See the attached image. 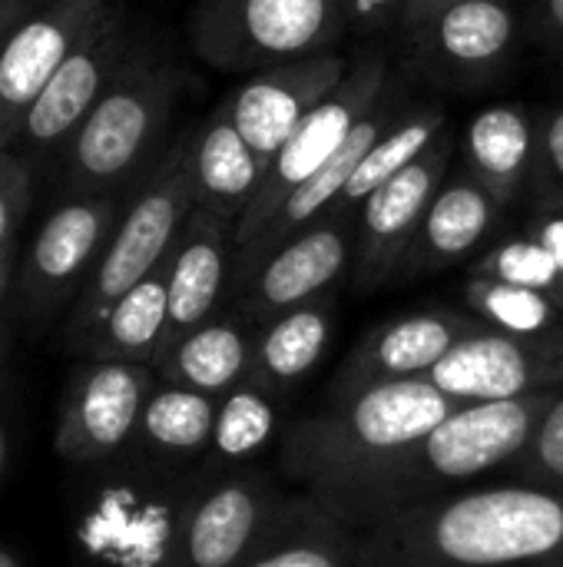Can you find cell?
<instances>
[{"instance_id":"obj_1","label":"cell","mask_w":563,"mask_h":567,"mask_svg":"<svg viewBox=\"0 0 563 567\" xmlns=\"http://www.w3.org/2000/svg\"><path fill=\"white\" fill-rule=\"evenodd\" d=\"M563 495L475 485L358 528V567H557Z\"/></svg>"},{"instance_id":"obj_2","label":"cell","mask_w":563,"mask_h":567,"mask_svg":"<svg viewBox=\"0 0 563 567\" xmlns=\"http://www.w3.org/2000/svg\"><path fill=\"white\" fill-rule=\"evenodd\" d=\"M554 399L557 392L514 402L461 405L428 435L382 462L375 472L319 502L352 528H365L395 512L475 488L484 475L511 468V462L534 439Z\"/></svg>"},{"instance_id":"obj_3","label":"cell","mask_w":563,"mask_h":567,"mask_svg":"<svg viewBox=\"0 0 563 567\" xmlns=\"http://www.w3.org/2000/svg\"><path fill=\"white\" fill-rule=\"evenodd\" d=\"M455 409L461 405L428 379L382 382L348 395H329L322 412L285 429L279 465L292 485L325 502L428 435Z\"/></svg>"},{"instance_id":"obj_4","label":"cell","mask_w":563,"mask_h":567,"mask_svg":"<svg viewBox=\"0 0 563 567\" xmlns=\"http://www.w3.org/2000/svg\"><path fill=\"white\" fill-rule=\"evenodd\" d=\"M186 70L143 40L60 153L66 196L129 193L166 153Z\"/></svg>"},{"instance_id":"obj_5","label":"cell","mask_w":563,"mask_h":567,"mask_svg":"<svg viewBox=\"0 0 563 567\" xmlns=\"http://www.w3.org/2000/svg\"><path fill=\"white\" fill-rule=\"evenodd\" d=\"M196 209V189L189 173V130L179 133L156 166L133 186L116 229L90 272L86 286L73 299L66 319V342L80 352L100 329L106 312L146 276L163 269L186 219Z\"/></svg>"},{"instance_id":"obj_6","label":"cell","mask_w":563,"mask_h":567,"mask_svg":"<svg viewBox=\"0 0 563 567\" xmlns=\"http://www.w3.org/2000/svg\"><path fill=\"white\" fill-rule=\"evenodd\" d=\"M345 30L342 0H199L189 17L196 56L222 73L329 53Z\"/></svg>"},{"instance_id":"obj_7","label":"cell","mask_w":563,"mask_h":567,"mask_svg":"<svg viewBox=\"0 0 563 567\" xmlns=\"http://www.w3.org/2000/svg\"><path fill=\"white\" fill-rule=\"evenodd\" d=\"M302 505L262 468L202 475L183 505L163 567H246L259 558Z\"/></svg>"},{"instance_id":"obj_8","label":"cell","mask_w":563,"mask_h":567,"mask_svg":"<svg viewBox=\"0 0 563 567\" xmlns=\"http://www.w3.org/2000/svg\"><path fill=\"white\" fill-rule=\"evenodd\" d=\"M388 83H392V73H388L385 56L365 53L352 60V70L345 73V80L299 123V130L269 163L259 196L252 199L246 216L236 223V252L246 249L269 226L279 206L352 140L355 126L382 100Z\"/></svg>"},{"instance_id":"obj_9","label":"cell","mask_w":563,"mask_h":567,"mask_svg":"<svg viewBox=\"0 0 563 567\" xmlns=\"http://www.w3.org/2000/svg\"><path fill=\"white\" fill-rule=\"evenodd\" d=\"M358 213L332 206L315 223L279 243L229 292V309L256 329L289 309L332 296L355 266Z\"/></svg>"},{"instance_id":"obj_10","label":"cell","mask_w":563,"mask_h":567,"mask_svg":"<svg viewBox=\"0 0 563 567\" xmlns=\"http://www.w3.org/2000/svg\"><path fill=\"white\" fill-rule=\"evenodd\" d=\"M143 47V37L133 30L126 7H113V13L70 53V60L53 73L43 93L27 110L13 150L20 156H60L119 70Z\"/></svg>"},{"instance_id":"obj_11","label":"cell","mask_w":563,"mask_h":567,"mask_svg":"<svg viewBox=\"0 0 563 567\" xmlns=\"http://www.w3.org/2000/svg\"><path fill=\"white\" fill-rule=\"evenodd\" d=\"M129 193L66 196L43 219L17 272V289L30 319H46L73 292L80 296L116 229Z\"/></svg>"},{"instance_id":"obj_12","label":"cell","mask_w":563,"mask_h":567,"mask_svg":"<svg viewBox=\"0 0 563 567\" xmlns=\"http://www.w3.org/2000/svg\"><path fill=\"white\" fill-rule=\"evenodd\" d=\"M425 379L458 405L563 392V332L508 336L484 326L458 342Z\"/></svg>"},{"instance_id":"obj_13","label":"cell","mask_w":563,"mask_h":567,"mask_svg":"<svg viewBox=\"0 0 563 567\" xmlns=\"http://www.w3.org/2000/svg\"><path fill=\"white\" fill-rule=\"evenodd\" d=\"M455 156L458 136L448 130L428 153H421L411 166H405L358 206L352 266V282L358 292H372L398 279L421 219L455 166Z\"/></svg>"},{"instance_id":"obj_14","label":"cell","mask_w":563,"mask_h":567,"mask_svg":"<svg viewBox=\"0 0 563 567\" xmlns=\"http://www.w3.org/2000/svg\"><path fill=\"white\" fill-rule=\"evenodd\" d=\"M153 365L83 359L70 375L60 419H56V455L73 465H96L113 458L133 442L143 405L156 389Z\"/></svg>"},{"instance_id":"obj_15","label":"cell","mask_w":563,"mask_h":567,"mask_svg":"<svg viewBox=\"0 0 563 567\" xmlns=\"http://www.w3.org/2000/svg\"><path fill=\"white\" fill-rule=\"evenodd\" d=\"M116 0H50L30 10L0 43V150H13L20 123L70 53L113 13Z\"/></svg>"},{"instance_id":"obj_16","label":"cell","mask_w":563,"mask_h":567,"mask_svg":"<svg viewBox=\"0 0 563 567\" xmlns=\"http://www.w3.org/2000/svg\"><path fill=\"white\" fill-rule=\"evenodd\" d=\"M521 37L511 0H451L408 30L415 63L441 86L475 90L498 80Z\"/></svg>"},{"instance_id":"obj_17","label":"cell","mask_w":563,"mask_h":567,"mask_svg":"<svg viewBox=\"0 0 563 567\" xmlns=\"http://www.w3.org/2000/svg\"><path fill=\"white\" fill-rule=\"evenodd\" d=\"M348 70L352 60L345 53H315L249 73L222 103L242 140L269 166L299 130V123L345 80Z\"/></svg>"},{"instance_id":"obj_18","label":"cell","mask_w":563,"mask_h":567,"mask_svg":"<svg viewBox=\"0 0 563 567\" xmlns=\"http://www.w3.org/2000/svg\"><path fill=\"white\" fill-rule=\"evenodd\" d=\"M484 322L461 309H425L395 316L368 329L338 365L329 395H348L382 382L425 379L458 342L481 332Z\"/></svg>"},{"instance_id":"obj_19","label":"cell","mask_w":563,"mask_h":567,"mask_svg":"<svg viewBox=\"0 0 563 567\" xmlns=\"http://www.w3.org/2000/svg\"><path fill=\"white\" fill-rule=\"evenodd\" d=\"M236 259V223L209 209H192L169 259L163 262L169 296V332L166 349L222 312L232 286ZM163 349V352H166Z\"/></svg>"},{"instance_id":"obj_20","label":"cell","mask_w":563,"mask_h":567,"mask_svg":"<svg viewBox=\"0 0 563 567\" xmlns=\"http://www.w3.org/2000/svg\"><path fill=\"white\" fill-rule=\"evenodd\" d=\"M408 110V93L392 80L388 83V90L382 93V100L368 110V116L355 126V133H352V140L315 173V176H309L282 206H279V213L269 219V226L246 246V249H239L236 252V259H232V286H239L259 262H262V256H269L279 243H285L292 233H299L302 226H309V223H315L319 216H325L338 199H342V193H345V186H348V179H352V173L358 169V163H362V156L372 150V143L402 116ZM232 286H229V292H232ZM229 302V299H226Z\"/></svg>"},{"instance_id":"obj_21","label":"cell","mask_w":563,"mask_h":567,"mask_svg":"<svg viewBox=\"0 0 563 567\" xmlns=\"http://www.w3.org/2000/svg\"><path fill=\"white\" fill-rule=\"evenodd\" d=\"M504 206L458 163L435 193L398 279H425L471 259L494 233Z\"/></svg>"},{"instance_id":"obj_22","label":"cell","mask_w":563,"mask_h":567,"mask_svg":"<svg viewBox=\"0 0 563 567\" xmlns=\"http://www.w3.org/2000/svg\"><path fill=\"white\" fill-rule=\"evenodd\" d=\"M461 166L508 209L531 196L538 163V113L521 103L478 110L458 136Z\"/></svg>"},{"instance_id":"obj_23","label":"cell","mask_w":563,"mask_h":567,"mask_svg":"<svg viewBox=\"0 0 563 567\" xmlns=\"http://www.w3.org/2000/svg\"><path fill=\"white\" fill-rule=\"evenodd\" d=\"M265 163L236 130L226 103H216L196 126H189V173L196 206L239 223L262 189Z\"/></svg>"},{"instance_id":"obj_24","label":"cell","mask_w":563,"mask_h":567,"mask_svg":"<svg viewBox=\"0 0 563 567\" xmlns=\"http://www.w3.org/2000/svg\"><path fill=\"white\" fill-rule=\"evenodd\" d=\"M252 346H256V326L229 309L196 326L183 339H176L156 359L153 372L166 385L222 399L226 392H232L249 379Z\"/></svg>"},{"instance_id":"obj_25","label":"cell","mask_w":563,"mask_h":567,"mask_svg":"<svg viewBox=\"0 0 563 567\" xmlns=\"http://www.w3.org/2000/svg\"><path fill=\"white\" fill-rule=\"evenodd\" d=\"M332 336H335V292L262 322L256 329L252 369L246 382H252L275 402L285 399L315 372V365L332 346Z\"/></svg>"},{"instance_id":"obj_26","label":"cell","mask_w":563,"mask_h":567,"mask_svg":"<svg viewBox=\"0 0 563 567\" xmlns=\"http://www.w3.org/2000/svg\"><path fill=\"white\" fill-rule=\"evenodd\" d=\"M166 332H169V296H166V276L163 269H156L106 312L100 329L80 349V355L156 365V359L166 349Z\"/></svg>"},{"instance_id":"obj_27","label":"cell","mask_w":563,"mask_h":567,"mask_svg":"<svg viewBox=\"0 0 563 567\" xmlns=\"http://www.w3.org/2000/svg\"><path fill=\"white\" fill-rule=\"evenodd\" d=\"M216 412L219 399L156 382L143 405L133 442L163 462H199L212 445Z\"/></svg>"},{"instance_id":"obj_28","label":"cell","mask_w":563,"mask_h":567,"mask_svg":"<svg viewBox=\"0 0 563 567\" xmlns=\"http://www.w3.org/2000/svg\"><path fill=\"white\" fill-rule=\"evenodd\" d=\"M451 130L448 123V110L438 103L428 106H408L375 143L372 150L362 156L358 169L352 173L342 199L335 206L358 213V206L378 189L385 186L392 176H398L405 166H411L421 153H428L445 133Z\"/></svg>"},{"instance_id":"obj_29","label":"cell","mask_w":563,"mask_h":567,"mask_svg":"<svg viewBox=\"0 0 563 567\" xmlns=\"http://www.w3.org/2000/svg\"><path fill=\"white\" fill-rule=\"evenodd\" d=\"M246 567H358V528L302 492L292 522Z\"/></svg>"},{"instance_id":"obj_30","label":"cell","mask_w":563,"mask_h":567,"mask_svg":"<svg viewBox=\"0 0 563 567\" xmlns=\"http://www.w3.org/2000/svg\"><path fill=\"white\" fill-rule=\"evenodd\" d=\"M279 402L252 382L236 385L219 399L212 445L202 458V475H226L249 468V462L275 439Z\"/></svg>"},{"instance_id":"obj_31","label":"cell","mask_w":563,"mask_h":567,"mask_svg":"<svg viewBox=\"0 0 563 567\" xmlns=\"http://www.w3.org/2000/svg\"><path fill=\"white\" fill-rule=\"evenodd\" d=\"M465 306L478 316L488 329L508 336H554L563 332V306L544 292L468 276L465 282Z\"/></svg>"},{"instance_id":"obj_32","label":"cell","mask_w":563,"mask_h":567,"mask_svg":"<svg viewBox=\"0 0 563 567\" xmlns=\"http://www.w3.org/2000/svg\"><path fill=\"white\" fill-rule=\"evenodd\" d=\"M471 276L524 286V289L551 296L554 302L563 306V269L554 262V256L541 243H534L528 233L501 239L488 252H481L471 266Z\"/></svg>"},{"instance_id":"obj_33","label":"cell","mask_w":563,"mask_h":567,"mask_svg":"<svg viewBox=\"0 0 563 567\" xmlns=\"http://www.w3.org/2000/svg\"><path fill=\"white\" fill-rule=\"evenodd\" d=\"M508 475H511V482L551 488V492L563 495V392H557V399L551 402L548 415L541 419L534 439L511 462Z\"/></svg>"},{"instance_id":"obj_34","label":"cell","mask_w":563,"mask_h":567,"mask_svg":"<svg viewBox=\"0 0 563 567\" xmlns=\"http://www.w3.org/2000/svg\"><path fill=\"white\" fill-rule=\"evenodd\" d=\"M534 206H563V103L538 113V163H534Z\"/></svg>"},{"instance_id":"obj_35","label":"cell","mask_w":563,"mask_h":567,"mask_svg":"<svg viewBox=\"0 0 563 567\" xmlns=\"http://www.w3.org/2000/svg\"><path fill=\"white\" fill-rule=\"evenodd\" d=\"M33 169L17 150H0V252L17 246L20 223L30 209Z\"/></svg>"},{"instance_id":"obj_36","label":"cell","mask_w":563,"mask_h":567,"mask_svg":"<svg viewBox=\"0 0 563 567\" xmlns=\"http://www.w3.org/2000/svg\"><path fill=\"white\" fill-rule=\"evenodd\" d=\"M342 7H345V20L352 33L375 37L405 23L408 0H342Z\"/></svg>"},{"instance_id":"obj_37","label":"cell","mask_w":563,"mask_h":567,"mask_svg":"<svg viewBox=\"0 0 563 567\" xmlns=\"http://www.w3.org/2000/svg\"><path fill=\"white\" fill-rule=\"evenodd\" d=\"M524 233L541 243L563 269V206H534V216Z\"/></svg>"},{"instance_id":"obj_38","label":"cell","mask_w":563,"mask_h":567,"mask_svg":"<svg viewBox=\"0 0 563 567\" xmlns=\"http://www.w3.org/2000/svg\"><path fill=\"white\" fill-rule=\"evenodd\" d=\"M531 30L548 53H563V0H534Z\"/></svg>"},{"instance_id":"obj_39","label":"cell","mask_w":563,"mask_h":567,"mask_svg":"<svg viewBox=\"0 0 563 567\" xmlns=\"http://www.w3.org/2000/svg\"><path fill=\"white\" fill-rule=\"evenodd\" d=\"M33 10V0H0V43Z\"/></svg>"},{"instance_id":"obj_40","label":"cell","mask_w":563,"mask_h":567,"mask_svg":"<svg viewBox=\"0 0 563 567\" xmlns=\"http://www.w3.org/2000/svg\"><path fill=\"white\" fill-rule=\"evenodd\" d=\"M445 3H451V0H408V10H405V23H402V30L408 33V30H415L418 23H425L435 10H441Z\"/></svg>"},{"instance_id":"obj_41","label":"cell","mask_w":563,"mask_h":567,"mask_svg":"<svg viewBox=\"0 0 563 567\" xmlns=\"http://www.w3.org/2000/svg\"><path fill=\"white\" fill-rule=\"evenodd\" d=\"M17 282V246L0 252V302L7 299V289Z\"/></svg>"},{"instance_id":"obj_42","label":"cell","mask_w":563,"mask_h":567,"mask_svg":"<svg viewBox=\"0 0 563 567\" xmlns=\"http://www.w3.org/2000/svg\"><path fill=\"white\" fill-rule=\"evenodd\" d=\"M0 567H23V565L17 561V555H13V551L0 548Z\"/></svg>"},{"instance_id":"obj_43","label":"cell","mask_w":563,"mask_h":567,"mask_svg":"<svg viewBox=\"0 0 563 567\" xmlns=\"http://www.w3.org/2000/svg\"><path fill=\"white\" fill-rule=\"evenodd\" d=\"M3 462H7V432L0 425V472H3Z\"/></svg>"},{"instance_id":"obj_44","label":"cell","mask_w":563,"mask_h":567,"mask_svg":"<svg viewBox=\"0 0 563 567\" xmlns=\"http://www.w3.org/2000/svg\"><path fill=\"white\" fill-rule=\"evenodd\" d=\"M0 362H3V346H0Z\"/></svg>"},{"instance_id":"obj_45","label":"cell","mask_w":563,"mask_h":567,"mask_svg":"<svg viewBox=\"0 0 563 567\" xmlns=\"http://www.w3.org/2000/svg\"><path fill=\"white\" fill-rule=\"evenodd\" d=\"M557 567H563V565H557Z\"/></svg>"},{"instance_id":"obj_46","label":"cell","mask_w":563,"mask_h":567,"mask_svg":"<svg viewBox=\"0 0 563 567\" xmlns=\"http://www.w3.org/2000/svg\"><path fill=\"white\" fill-rule=\"evenodd\" d=\"M511 3H514V0H511Z\"/></svg>"}]
</instances>
